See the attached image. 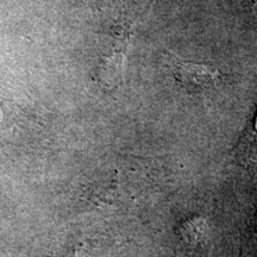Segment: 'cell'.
Here are the masks:
<instances>
[{
  "label": "cell",
  "mask_w": 257,
  "mask_h": 257,
  "mask_svg": "<svg viewBox=\"0 0 257 257\" xmlns=\"http://www.w3.org/2000/svg\"><path fill=\"white\" fill-rule=\"evenodd\" d=\"M255 128H256V131H257V117H256V121H255Z\"/></svg>",
  "instance_id": "7a4b0ae2"
},
{
  "label": "cell",
  "mask_w": 257,
  "mask_h": 257,
  "mask_svg": "<svg viewBox=\"0 0 257 257\" xmlns=\"http://www.w3.org/2000/svg\"><path fill=\"white\" fill-rule=\"evenodd\" d=\"M174 76L181 87L191 94L210 92L220 79V72L206 64L184 62L172 54L167 60Z\"/></svg>",
  "instance_id": "6da1fadb"
}]
</instances>
